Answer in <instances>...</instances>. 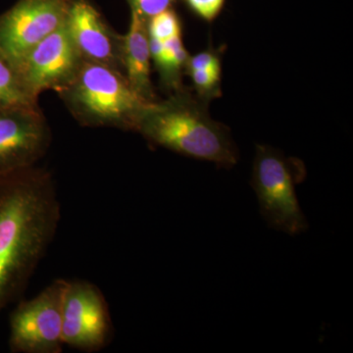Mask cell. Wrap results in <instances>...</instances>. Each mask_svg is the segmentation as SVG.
<instances>
[{
  "label": "cell",
  "instance_id": "6da1fadb",
  "mask_svg": "<svg viewBox=\"0 0 353 353\" xmlns=\"http://www.w3.org/2000/svg\"><path fill=\"white\" fill-rule=\"evenodd\" d=\"M60 219L50 172L32 166L0 175V313L27 288Z\"/></svg>",
  "mask_w": 353,
  "mask_h": 353
},
{
  "label": "cell",
  "instance_id": "7a4b0ae2",
  "mask_svg": "<svg viewBox=\"0 0 353 353\" xmlns=\"http://www.w3.org/2000/svg\"><path fill=\"white\" fill-rule=\"evenodd\" d=\"M206 104L181 88L148 104L134 132L153 145L231 168L238 162V148L229 128L211 118Z\"/></svg>",
  "mask_w": 353,
  "mask_h": 353
},
{
  "label": "cell",
  "instance_id": "3957f363",
  "mask_svg": "<svg viewBox=\"0 0 353 353\" xmlns=\"http://www.w3.org/2000/svg\"><path fill=\"white\" fill-rule=\"evenodd\" d=\"M83 127L136 131L148 104L120 72L85 61L75 78L57 92Z\"/></svg>",
  "mask_w": 353,
  "mask_h": 353
},
{
  "label": "cell",
  "instance_id": "277c9868",
  "mask_svg": "<svg viewBox=\"0 0 353 353\" xmlns=\"http://www.w3.org/2000/svg\"><path fill=\"white\" fill-rule=\"evenodd\" d=\"M306 176L303 161L287 157L266 145H257L252 185L267 224L290 236L303 233L308 222L297 199L296 188Z\"/></svg>",
  "mask_w": 353,
  "mask_h": 353
},
{
  "label": "cell",
  "instance_id": "5b68a950",
  "mask_svg": "<svg viewBox=\"0 0 353 353\" xmlns=\"http://www.w3.org/2000/svg\"><path fill=\"white\" fill-rule=\"evenodd\" d=\"M67 283L57 279L36 296L16 306L9 318L11 352H62V305Z\"/></svg>",
  "mask_w": 353,
  "mask_h": 353
},
{
  "label": "cell",
  "instance_id": "8992f818",
  "mask_svg": "<svg viewBox=\"0 0 353 353\" xmlns=\"http://www.w3.org/2000/svg\"><path fill=\"white\" fill-rule=\"evenodd\" d=\"M112 334V319L101 290L88 281H68L62 305L64 345L97 352L108 347Z\"/></svg>",
  "mask_w": 353,
  "mask_h": 353
},
{
  "label": "cell",
  "instance_id": "52a82bcc",
  "mask_svg": "<svg viewBox=\"0 0 353 353\" xmlns=\"http://www.w3.org/2000/svg\"><path fill=\"white\" fill-rule=\"evenodd\" d=\"M85 60L66 25L34 46L16 65L27 94L38 101L46 90L59 92L75 78Z\"/></svg>",
  "mask_w": 353,
  "mask_h": 353
},
{
  "label": "cell",
  "instance_id": "ba28073f",
  "mask_svg": "<svg viewBox=\"0 0 353 353\" xmlns=\"http://www.w3.org/2000/svg\"><path fill=\"white\" fill-rule=\"evenodd\" d=\"M72 0H18L0 15V52L19 63L30 50L61 28Z\"/></svg>",
  "mask_w": 353,
  "mask_h": 353
},
{
  "label": "cell",
  "instance_id": "9c48e42d",
  "mask_svg": "<svg viewBox=\"0 0 353 353\" xmlns=\"http://www.w3.org/2000/svg\"><path fill=\"white\" fill-rule=\"evenodd\" d=\"M52 134L39 105L0 106V175L36 166Z\"/></svg>",
  "mask_w": 353,
  "mask_h": 353
},
{
  "label": "cell",
  "instance_id": "30bf717a",
  "mask_svg": "<svg viewBox=\"0 0 353 353\" xmlns=\"http://www.w3.org/2000/svg\"><path fill=\"white\" fill-rule=\"evenodd\" d=\"M65 25L85 61L103 65L124 75V37L114 31L90 0H72Z\"/></svg>",
  "mask_w": 353,
  "mask_h": 353
},
{
  "label": "cell",
  "instance_id": "8fae6325",
  "mask_svg": "<svg viewBox=\"0 0 353 353\" xmlns=\"http://www.w3.org/2000/svg\"><path fill=\"white\" fill-rule=\"evenodd\" d=\"M124 75L132 90L146 101H157L152 82V55L148 20L131 12L129 30L123 34Z\"/></svg>",
  "mask_w": 353,
  "mask_h": 353
},
{
  "label": "cell",
  "instance_id": "7c38bea8",
  "mask_svg": "<svg viewBox=\"0 0 353 353\" xmlns=\"http://www.w3.org/2000/svg\"><path fill=\"white\" fill-rule=\"evenodd\" d=\"M150 55L160 75V80L168 90H181L182 73L190 54L183 46L182 36L160 41L150 37Z\"/></svg>",
  "mask_w": 353,
  "mask_h": 353
},
{
  "label": "cell",
  "instance_id": "4fadbf2b",
  "mask_svg": "<svg viewBox=\"0 0 353 353\" xmlns=\"http://www.w3.org/2000/svg\"><path fill=\"white\" fill-rule=\"evenodd\" d=\"M31 105L38 101L27 94L15 66L0 52V106Z\"/></svg>",
  "mask_w": 353,
  "mask_h": 353
},
{
  "label": "cell",
  "instance_id": "5bb4252c",
  "mask_svg": "<svg viewBox=\"0 0 353 353\" xmlns=\"http://www.w3.org/2000/svg\"><path fill=\"white\" fill-rule=\"evenodd\" d=\"M196 90L197 97L208 103L211 99L221 95V74L222 67L208 70L187 72Z\"/></svg>",
  "mask_w": 353,
  "mask_h": 353
},
{
  "label": "cell",
  "instance_id": "9a60e30c",
  "mask_svg": "<svg viewBox=\"0 0 353 353\" xmlns=\"http://www.w3.org/2000/svg\"><path fill=\"white\" fill-rule=\"evenodd\" d=\"M148 31L150 38L166 41L182 36V24L178 14L170 8L148 19Z\"/></svg>",
  "mask_w": 353,
  "mask_h": 353
},
{
  "label": "cell",
  "instance_id": "2e32d148",
  "mask_svg": "<svg viewBox=\"0 0 353 353\" xmlns=\"http://www.w3.org/2000/svg\"><path fill=\"white\" fill-rule=\"evenodd\" d=\"M131 12L138 14L145 20L163 12L167 9L173 8L176 0H127Z\"/></svg>",
  "mask_w": 353,
  "mask_h": 353
},
{
  "label": "cell",
  "instance_id": "e0dca14e",
  "mask_svg": "<svg viewBox=\"0 0 353 353\" xmlns=\"http://www.w3.org/2000/svg\"><path fill=\"white\" fill-rule=\"evenodd\" d=\"M183 2L197 17L212 22L222 12L226 0H183Z\"/></svg>",
  "mask_w": 353,
  "mask_h": 353
},
{
  "label": "cell",
  "instance_id": "ac0fdd59",
  "mask_svg": "<svg viewBox=\"0 0 353 353\" xmlns=\"http://www.w3.org/2000/svg\"><path fill=\"white\" fill-rule=\"evenodd\" d=\"M222 67L221 52L219 50H208L192 55L188 59L185 72L196 71V70H208Z\"/></svg>",
  "mask_w": 353,
  "mask_h": 353
}]
</instances>
